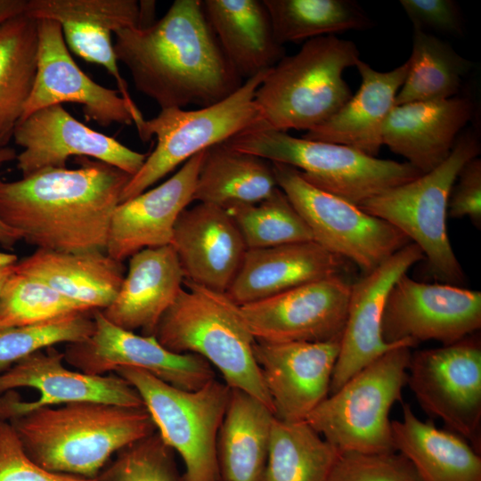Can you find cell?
<instances>
[{
	"label": "cell",
	"mask_w": 481,
	"mask_h": 481,
	"mask_svg": "<svg viewBox=\"0 0 481 481\" xmlns=\"http://www.w3.org/2000/svg\"><path fill=\"white\" fill-rule=\"evenodd\" d=\"M37 74L20 121L40 109L71 102L82 106L86 120L102 126L133 125L131 110L119 92L92 80L74 61L60 24L37 20Z\"/></svg>",
	"instance_id": "ac0fdd59"
},
{
	"label": "cell",
	"mask_w": 481,
	"mask_h": 481,
	"mask_svg": "<svg viewBox=\"0 0 481 481\" xmlns=\"http://www.w3.org/2000/svg\"><path fill=\"white\" fill-rule=\"evenodd\" d=\"M64 362L63 352L50 346L0 373V420L32 408L75 402L144 406L135 388L115 372L90 375L66 368Z\"/></svg>",
	"instance_id": "4fadbf2b"
},
{
	"label": "cell",
	"mask_w": 481,
	"mask_h": 481,
	"mask_svg": "<svg viewBox=\"0 0 481 481\" xmlns=\"http://www.w3.org/2000/svg\"><path fill=\"white\" fill-rule=\"evenodd\" d=\"M481 328V292L402 275L390 289L381 318L387 344L435 340L450 345Z\"/></svg>",
	"instance_id": "5bb4252c"
},
{
	"label": "cell",
	"mask_w": 481,
	"mask_h": 481,
	"mask_svg": "<svg viewBox=\"0 0 481 481\" xmlns=\"http://www.w3.org/2000/svg\"><path fill=\"white\" fill-rule=\"evenodd\" d=\"M359 60L350 40L326 36L306 41L266 72L255 93L259 118L255 126L306 132L323 123L353 95L343 73Z\"/></svg>",
	"instance_id": "5b68a950"
},
{
	"label": "cell",
	"mask_w": 481,
	"mask_h": 481,
	"mask_svg": "<svg viewBox=\"0 0 481 481\" xmlns=\"http://www.w3.org/2000/svg\"><path fill=\"white\" fill-rule=\"evenodd\" d=\"M411 348L401 345L379 355L329 395L306 422L341 452L395 451L388 415L402 400Z\"/></svg>",
	"instance_id": "ba28073f"
},
{
	"label": "cell",
	"mask_w": 481,
	"mask_h": 481,
	"mask_svg": "<svg viewBox=\"0 0 481 481\" xmlns=\"http://www.w3.org/2000/svg\"><path fill=\"white\" fill-rule=\"evenodd\" d=\"M480 149L476 132H461L451 154L438 167L359 206L420 247L433 278L445 284L460 286L465 279L446 230L450 192L462 167L477 157Z\"/></svg>",
	"instance_id": "52a82bcc"
},
{
	"label": "cell",
	"mask_w": 481,
	"mask_h": 481,
	"mask_svg": "<svg viewBox=\"0 0 481 481\" xmlns=\"http://www.w3.org/2000/svg\"><path fill=\"white\" fill-rule=\"evenodd\" d=\"M340 452L306 420L274 417L264 481H328Z\"/></svg>",
	"instance_id": "d6a6232c"
},
{
	"label": "cell",
	"mask_w": 481,
	"mask_h": 481,
	"mask_svg": "<svg viewBox=\"0 0 481 481\" xmlns=\"http://www.w3.org/2000/svg\"><path fill=\"white\" fill-rule=\"evenodd\" d=\"M12 137L23 149L16 157L22 177L47 168H65L71 156L91 158L133 176L148 156L86 126L62 105L35 111L17 124Z\"/></svg>",
	"instance_id": "e0dca14e"
},
{
	"label": "cell",
	"mask_w": 481,
	"mask_h": 481,
	"mask_svg": "<svg viewBox=\"0 0 481 481\" xmlns=\"http://www.w3.org/2000/svg\"><path fill=\"white\" fill-rule=\"evenodd\" d=\"M268 70L245 80L234 93L215 104L192 110L165 109L145 119L139 137L147 142L155 136L157 144L123 189L119 203L148 190L199 152L257 126L255 93Z\"/></svg>",
	"instance_id": "30bf717a"
},
{
	"label": "cell",
	"mask_w": 481,
	"mask_h": 481,
	"mask_svg": "<svg viewBox=\"0 0 481 481\" xmlns=\"http://www.w3.org/2000/svg\"><path fill=\"white\" fill-rule=\"evenodd\" d=\"M351 288L346 275H333L240 309L257 342H325L342 337Z\"/></svg>",
	"instance_id": "2e32d148"
},
{
	"label": "cell",
	"mask_w": 481,
	"mask_h": 481,
	"mask_svg": "<svg viewBox=\"0 0 481 481\" xmlns=\"http://www.w3.org/2000/svg\"><path fill=\"white\" fill-rule=\"evenodd\" d=\"M341 338L325 342L256 341L255 359L276 419L306 420L329 395Z\"/></svg>",
	"instance_id": "d6986e66"
},
{
	"label": "cell",
	"mask_w": 481,
	"mask_h": 481,
	"mask_svg": "<svg viewBox=\"0 0 481 481\" xmlns=\"http://www.w3.org/2000/svg\"><path fill=\"white\" fill-rule=\"evenodd\" d=\"M273 419L261 401L230 389L216 445L220 481H264Z\"/></svg>",
	"instance_id": "f546056e"
},
{
	"label": "cell",
	"mask_w": 481,
	"mask_h": 481,
	"mask_svg": "<svg viewBox=\"0 0 481 481\" xmlns=\"http://www.w3.org/2000/svg\"><path fill=\"white\" fill-rule=\"evenodd\" d=\"M350 265L314 240L249 249L225 293L244 306L311 281L346 275Z\"/></svg>",
	"instance_id": "cb8c5ba5"
},
{
	"label": "cell",
	"mask_w": 481,
	"mask_h": 481,
	"mask_svg": "<svg viewBox=\"0 0 481 481\" xmlns=\"http://www.w3.org/2000/svg\"><path fill=\"white\" fill-rule=\"evenodd\" d=\"M226 211L248 249L314 240L309 227L279 187L260 202Z\"/></svg>",
	"instance_id": "d590c367"
},
{
	"label": "cell",
	"mask_w": 481,
	"mask_h": 481,
	"mask_svg": "<svg viewBox=\"0 0 481 481\" xmlns=\"http://www.w3.org/2000/svg\"><path fill=\"white\" fill-rule=\"evenodd\" d=\"M0 481H97L44 469L25 452L15 431L0 420Z\"/></svg>",
	"instance_id": "7bdbcfd3"
},
{
	"label": "cell",
	"mask_w": 481,
	"mask_h": 481,
	"mask_svg": "<svg viewBox=\"0 0 481 481\" xmlns=\"http://www.w3.org/2000/svg\"><path fill=\"white\" fill-rule=\"evenodd\" d=\"M184 275L171 245L143 249L129 257L128 270L110 305L101 310L114 325L153 336L183 288Z\"/></svg>",
	"instance_id": "d4e9b609"
},
{
	"label": "cell",
	"mask_w": 481,
	"mask_h": 481,
	"mask_svg": "<svg viewBox=\"0 0 481 481\" xmlns=\"http://www.w3.org/2000/svg\"><path fill=\"white\" fill-rule=\"evenodd\" d=\"M161 316L153 336L175 354H193L220 371L224 383L273 404L254 355L256 339L240 306L226 293L190 281Z\"/></svg>",
	"instance_id": "277c9868"
},
{
	"label": "cell",
	"mask_w": 481,
	"mask_h": 481,
	"mask_svg": "<svg viewBox=\"0 0 481 481\" xmlns=\"http://www.w3.org/2000/svg\"><path fill=\"white\" fill-rule=\"evenodd\" d=\"M16 151L9 146L0 147V166L16 159ZM20 240V236L12 228L0 220V245L11 248Z\"/></svg>",
	"instance_id": "bcb514c9"
},
{
	"label": "cell",
	"mask_w": 481,
	"mask_h": 481,
	"mask_svg": "<svg viewBox=\"0 0 481 481\" xmlns=\"http://www.w3.org/2000/svg\"><path fill=\"white\" fill-rule=\"evenodd\" d=\"M154 6V1L136 0H27L24 12L36 20H50L58 24L99 23L115 33L151 24Z\"/></svg>",
	"instance_id": "8d00e7d4"
},
{
	"label": "cell",
	"mask_w": 481,
	"mask_h": 481,
	"mask_svg": "<svg viewBox=\"0 0 481 481\" xmlns=\"http://www.w3.org/2000/svg\"><path fill=\"white\" fill-rule=\"evenodd\" d=\"M424 260L420 247L410 242L376 269L352 283L340 351L335 363L330 394L391 348L409 343L387 344L381 336V318L387 294L395 281Z\"/></svg>",
	"instance_id": "ffe728a7"
},
{
	"label": "cell",
	"mask_w": 481,
	"mask_h": 481,
	"mask_svg": "<svg viewBox=\"0 0 481 481\" xmlns=\"http://www.w3.org/2000/svg\"><path fill=\"white\" fill-rule=\"evenodd\" d=\"M422 410L481 451V339L477 333L411 354L407 383Z\"/></svg>",
	"instance_id": "7c38bea8"
},
{
	"label": "cell",
	"mask_w": 481,
	"mask_h": 481,
	"mask_svg": "<svg viewBox=\"0 0 481 481\" xmlns=\"http://www.w3.org/2000/svg\"><path fill=\"white\" fill-rule=\"evenodd\" d=\"M205 151L184 162L164 183L118 204L106 247L110 257L122 262L143 249L171 245L178 217L193 202Z\"/></svg>",
	"instance_id": "44dd1931"
},
{
	"label": "cell",
	"mask_w": 481,
	"mask_h": 481,
	"mask_svg": "<svg viewBox=\"0 0 481 481\" xmlns=\"http://www.w3.org/2000/svg\"><path fill=\"white\" fill-rule=\"evenodd\" d=\"M396 452L413 466L422 481H481V456L463 437L423 421L408 404L401 420L391 421Z\"/></svg>",
	"instance_id": "f1b7e54d"
},
{
	"label": "cell",
	"mask_w": 481,
	"mask_h": 481,
	"mask_svg": "<svg viewBox=\"0 0 481 481\" xmlns=\"http://www.w3.org/2000/svg\"><path fill=\"white\" fill-rule=\"evenodd\" d=\"M7 422L39 466L90 479L121 448L157 431L145 406L98 402L32 408Z\"/></svg>",
	"instance_id": "3957f363"
},
{
	"label": "cell",
	"mask_w": 481,
	"mask_h": 481,
	"mask_svg": "<svg viewBox=\"0 0 481 481\" xmlns=\"http://www.w3.org/2000/svg\"><path fill=\"white\" fill-rule=\"evenodd\" d=\"M81 312L92 311L41 280L15 271L0 293L1 325H26Z\"/></svg>",
	"instance_id": "74e56055"
},
{
	"label": "cell",
	"mask_w": 481,
	"mask_h": 481,
	"mask_svg": "<svg viewBox=\"0 0 481 481\" xmlns=\"http://www.w3.org/2000/svg\"><path fill=\"white\" fill-rule=\"evenodd\" d=\"M355 67L361 77L356 94L330 118L306 131L302 138L349 146L376 157L383 145V127L395 106L408 62L386 72L375 70L361 59Z\"/></svg>",
	"instance_id": "484cf974"
},
{
	"label": "cell",
	"mask_w": 481,
	"mask_h": 481,
	"mask_svg": "<svg viewBox=\"0 0 481 481\" xmlns=\"http://www.w3.org/2000/svg\"><path fill=\"white\" fill-rule=\"evenodd\" d=\"M27 0H0V23L24 12Z\"/></svg>",
	"instance_id": "c3c4849f"
},
{
	"label": "cell",
	"mask_w": 481,
	"mask_h": 481,
	"mask_svg": "<svg viewBox=\"0 0 481 481\" xmlns=\"http://www.w3.org/2000/svg\"><path fill=\"white\" fill-rule=\"evenodd\" d=\"M94 329L86 339L67 344L64 361L79 371L104 375L118 367L144 370L177 388L192 391L215 379L212 366L193 354H175L154 336L138 335L109 322L94 310Z\"/></svg>",
	"instance_id": "9a60e30c"
},
{
	"label": "cell",
	"mask_w": 481,
	"mask_h": 481,
	"mask_svg": "<svg viewBox=\"0 0 481 481\" xmlns=\"http://www.w3.org/2000/svg\"><path fill=\"white\" fill-rule=\"evenodd\" d=\"M37 20L25 12L0 23V147L12 137L37 68Z\"/></svg>",
	"instance_id": "1f68e13d"
},
{
	"label": "cell",
	"mask_w": 481,
	"mask_h": 481,
	"mask_svg": "<svg viewBox=\"0 0 481 481\" xmlns=\"http://www.w3.org/2000/svg\"><path fill=\"white\" fill-rule=\"evenodd\" d=\"M473 113L472 100L461 95L396 105L385 122L383 145L426 174L449 157Z\"/></svg>",
	"instance_id": "603a6c76"
},
{
	"label": "cell",
	"mask_w": 481,
	"mask_h": 481,
	"mask_svg": "<svg viewBox=\"0 0 481 481\" xmlns=\"http://www.w3.org/2000/svg\"><path fill=\"white\" fill-rule=\"evenodd\" d=\"M113 372L140 395L157 431L181 457L184 480L220 481L216 445L231 388L214 379L188 391L142 369L123 366Z\"/></svg>",
	"instance_id": "9c48e42d"
},
{
	"label": "cell",
	"mask_w": 481,
	"mask_h": 481,
	"mask_svg": "<svg viewBox=\"0 0 481 481\" xmlns=\"http://www.w3.org/2000/svg\"><path fill=\"white\" fill-rule=\"evenodd\" d=\"M273 163L277 186L309 227L314 241L365 275L412 242L389 223L309 183L299 171Z\"/></svg>",
	"instance_id": "8fae6325"
},
{
	"label": "cell",
	"mask_w": 481,
	"mask_h": 481,
	"mask_svg": "<svg viewBox=\"0 0 481 481\" xmlns=\"http://www.w3.org/2000/svg\"><path fill=\"white\" fill-rule=\"evenodd\" d=\"M277 42L299 43L348 30H365L371 18L352 0H263Z\"/></svg>",
	"instance_id": "e575fe53"
},
{
	"label": "cell",
	"mask_w": 481,
	"mask_h": 481,
	"mask_svg": "<svg viewBox=\"0 0 481 481\" xmlns=\"http://www.w3.org/2000/svg\"><path fill=\"white\" fill-rule=\"evenodd\" d=\"M17 262V256L0 250V293L5 282L14 272V266Z\"/></svg>",
	"instance_id": "7dc6e473"
},
{
	"label": "cell",
	"mask_w": 481,
	"mask_h": 481,
	"mask_svg": "<svg viewBox=\"0 0 481 481\" xmlns=\"http://www.w3.org/2000/svg\"><path fill=\"white\" fill-rule=\"evenodd\" d=\"M171 246L184 281L224 293L235 278L248 249L228 212L200 202L182 212Z\"/></svg>",
	"instance_id": "7402d4cb"
},
{
	"label": "cell",
	"mask_w": 481,
	"mask_h": 481,
	"mask_svg": "<svg viewBox=\"0 0 481 481\" xmlns=\"http://www.w3.org/2000/svg\"><path fill=\"white\" fill-rule=\"evenodd\" d=\"M328 481H422L400 452H341Z\"/></svg>",
	"instance_id": "b9f144b4"
},
{
	"label": "cell",
	"mask_w": 481,
	"mask_h": 481,
	"mask_svg": "<svg viewBox=\"0 0 481 481\" xmlns=\"http://www.w3.org/2000/svg\"><path fill=\"white\" fill-rule=\"evenodd\" d=\"M78 168H47L0 180V220L37 249L105 251L112 213L132 175L77 157Z\"/></svg>",
	"instance_id": "7a4b0ae2"
},
{
	"label": "cell",
	"mask_w": 481,
	"mask_h": 481,
	"mask_svg": "<svg viewBox=\"0 0 481 481\" xmlns=\"http://www.w3.org/2000/svg\"><path fill=\"white\" fill-rule=\"evenodd\" d=\"M92 312L75 313L26 325L0 324V373L35 352L61 343L86 339L94 329L93 316H89Z\"/></svg>",
	"instance_id": "f35d334b"
},
{
	"label": "cell",
	"mask_w": 481,
	"mask_h": 481,
	"mask_svg": "<svg viewBox=\"0 0 481 481\" xmlns=\"http://www.w3.org/2000/svg\"><path fill=\"white\" fill-rule=\"evenodd\" d=\"M399 3L412 27L454 37H462L465 32L463 16L454 1L401 0Z\"/></svg>",
	"instance_id": "ee69618b"
},
{
	"label": "cell",
	"mask_w": 481,
	"mask_h": 481,
	"mask_svg": "<svg viewBox=\"0 0 481 481\" xmlns=\"http://www.w3.org/2000/svg\"><path fill=\"white\" fill-rule=\"evenodd\" d=\"M97 481H185L178 470L175 452L158 431L118 451Z\"/></svg>",
	"instance_id": "ab89813d"
},
{
	"label": "cell",
	"mask_w": 481,
	"mask_h": 481,
	"mask_svg": "<svg viewBox=\"0 0 481 481\" xmlns=\"http://www.w3.org/2000/svg\"><path fill=\"white\" fill-rule=\"evenodd\" d=\"M277 188L271 161L223 143L206 150L193 201L227 210L260 202Z\"/></svg>",
	"instance_id": "4dcf8cb0"
},
{
	"label": "cell",
	"mask_w": 481,
	"mask_h": 481,
	"mask_svg": "<svg viewBox=\"0 0 481 481\" xmlns=\"http://www.w3.org/2000/svg\"><path fill=\"white\" fill-rule=\"evenodd\" d=\"M67 47L88 62L104 67L115 78L118 91L133 115L134 125L140 132L145 121L133 101L126 80L122 77L111 42V30L104 25L89 21H65L60 24Z\"/></svg>",
	"instance_id": "60d3db41"
},
{
	"label": "cell",
	"mask_w": 481,
	"mask_h": 481,
	"mask_svg": "<svg viewBox=\"0 0 481 481\" xmlns=\"http://www.w3.org/2000/svg\"><path fill=\"white\" fill-rule=\"evenodd\" d=\"M118 61L160 110L207 107L243 84L225 58L200 0H175L159 20L115 33Z\"/></svg>",
	"instance_id": "6da1fadb"
},
{
	"label": "cell",
	"mask_w": 481,
	"mask_h": 481,
	"mask_svg": "<svg viewBox=\"0 0 481 481\" xmlns=\"http://www.w3.org/2000/svg\"><path fill=\"white\" fill-rule=\"evenodd\" d=\"M229 147L298 169L313 186L355 206L422 175L407 162L382 159L355 148L298 138L253 126L224 143Z\"/></svg>",
	"instance_id": "8992f818"
},
{
	"label": "cell",
	"mask_w": 481,
	"mask_h": 481,
	"mask_svg": "<svg viewBox=\"0 0 481 481\" xmlns=\"http://www.w3.org/2000/svg\"><path fill=\"white\" fill-rule=\"evenodd\" d=\"M201 2L225 58L242 79L272 69L285 56L263 0Z\"/></svg>",
	"instance_id": "4316f807"
},
{
	"label": "cell",
	"mask_w": 481,
	"mask_h": 481,
	"mask_svg": "<svg viewBox=\"0 0 481 481\" xmlns=\"http://www.w3.org/2000/svg\"><path fill=\"white\" fill-rule=\"evenodd\" d=\"M447 216L468 217L477 227H481V159L468 161L459 172L452 187Z\"/></svg>",
	"instance_id": "f6af8a7d"
},
{
	"label": "cell",
	"mask_w": 481,
	"mask_h": 481,
	"mask_svg": "<svg viewBox=\"0 0 481 481\" xmlns=\"http://www.w3.org/2000/svg\"><path fill=\"white\" fill-rule=\"evenodd\" d=\"M407 62L395 106L456 96L462 77L471 69V62L450 44L416 27H412V48Z\"/></svg>",
	"instance_id": "836d02e7"
},
{
	"label": "cell",
	"mask_w": 481,
	"mask_h": 481,
	"mask_svg": "<svg viewBox=\"0 0 481 481\" xmlns=\"http://www.w3.org/2000/svg\"><path fill=\"white\" fill-rule=\"evenodd\" d=\"M14 271L34 276L87 309L102 310L115 299L125 277L122 262L105 251L61 252L37 249Z\"/></svg>",
	"instance_id": "83f0119b"
}]
</instances>
